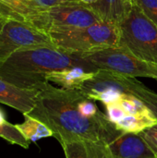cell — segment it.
Returning a JSON list of instances; mask_svg holds the SVG:
<instances>
[{
	"label": "cell",
	"instance_id": "cell-23",
	"mask_svg": "<svg viewBox=\"0 0 157 158\" xmlns=\"http://www.w3.org/2000/svg\"><path fill=\"white\" fill-rule=\"evenodd\" d=\"M125 2L130 6H132V5H134L133 3V0H125Z\"/></svg>",
	"mask_w": 157,
	"mask_h": 158
},
{
	"label": "cell",
	"instance_id": "cell-14",
	"mask_svg": "<svg viewBox=\"0 0 157 158\" xmlns=\"http://www.w3.org/2000/svg\"><path fill=\"white\" fill-rule=\"evenodd\" d=\"M130 7L125 0H98L91 8L105 21L119 24Z\"/></svg>",
	"mask_w": 157,
	"mask_h": 158
},
{
	"label": "cell",
	"instance_id": "cell-13",
	"mask_svg": "<svg viewBox=\"0 0 157 158\" xmlns=\"http://www.w3.org/2000/svg\"><path fill=\"white\" fill-rule=\"evenodd\" d=\"M66 158H110L107 143L93 141H77L61 145Z\"/></svg>",
	"mask_w": 157,
	"mask_h": 158
},
{
	"label": "cell",
	"instance_id": "cell-12",
	"mask_svg": "<svg viewBox=\"0 0 157 158\" xmlns=\"http://www.w3.org/2000/svg\"><path fill=\"white\" fill-rule=\"evenodd\" d=\"M94 72L83 68H70L49 73L46 76V81L66 90L79 91L85 81L93 77Z\"/></svg>",
	"mask_w": 157,
	"mask_h": 158
},
{
	"label": "cell",
	"instance_id": "cell-2",
	"mask_svg": "<svg viewBox=\"0 0 157 158\" xmlns=\"http://www.w3.org/2000/svg\"><path fill=\"white\" fill-rule=\"evenodd\" d=\"M70 68L98 69L78 55L56 47H34L19 50L10 56L0 66V77L22 89H37L48 82L49 73Z\"/></svg>",
	"mask_w": 157,
	"mask_h": 158
},
{
	"label": "cell",
	"instance_id": "cell-19",
	"mask_svg": "<svg viewBox=\"0 0 157 158\" xmlns=\"http://www.w3.org/2000/svg\"><path fill=\"white\" fill-rule=\"evenodd\" d=\"M105 106L106 108V116L108 117L109 120L113 124H115V126L119 120H121L126 116L125 110L118 101L106 104Z\"/></svg>",
	"mask_w": 157,
	"mask_h": 158
},
{
	"label": "cell",
	"instance_id": "cell-11",
	"mask_svg": "<svg viewBox=\"0 0 157 158\" xmlns=\"http://www.w3.org/2000/svg\"><path fill=\"white\" fill-rule=\"evenodd\" d=\"M37 94V89H22L0 77V104L15 108L22 114H28L33 109Z\"/></svg>",
	"mask_w": 157,
	"mask_h": 158
},
{
	"label": "cell",
	"instance_id": "cell-3",
	"mask_svg": "<svg viewBox=\"0 0 157 158\" xmlns=\"http://www.w3.org/2000/svg\"><path fill=\"white\" fill-rule=\"evenodd\" d=\"M79 91L104 105L115 102L122 95L132 96L145 103L157 117V94L136 78L97 69L93 77L85 81Z\"/></svg>",
	"mask_w": 157,
	"mask_h": 158
},
{
	"label": "cell",
	"instance_id": "cell-5",
	"mask_svg": "<svg viewBox=\"0 0 157 158\" xmlns=\"http://www.w3.org/2000/svg\"><path fill=\"white\" fill-rule=\"evenodd\" d=\"M118 26L119 47L140 58L157 63V27L135 4Z\"/></svg>",
	"mask_w": 157,
	"mask_h": 158
},
{
	"label": "cell",
	"instance_id": "cell-6",
	"mask_svg": "<svg viewBox=\"0 0 157 158\" xmlns=\"http://www.w3.org/2000/svg\"><path fill=\"white\" fill-rule=\"evenodd\" d=\"M98 69L115 71L131 78L157 80V63L140 58L122 47L78 55Z\"/></svg>",
	"mask_w": 157,
	"mask_h": 158
},
{
	"label": "cell",
	"instance_id": "cell-9",
	"mask_svg": "<svg viewBox=\"0 0 157 158\" xmlns=\"http://www.w3.org/2000/svg\"><path fill=\"white\" fill-rule=\"evenodd\" d=\"M45 12L32 0H0V21H19L45 32Z\"/></svg>",
	"mask_w": 157,
	"mask_h": 158
},
{
	"label": "cell",
	"instance_id": "cell-18",
	"mask_svg": "<svg viewBox=\"0 0 157 158\" xmlns=\"http://www.w3.org/2000/svg\"><path fill=\"white\" fill-rule=\"evenodd\" d=\"M133 3L157 27V0H133Z\"/></svg>",
	"mask_w": 157,
	"mask_h": 158
},
{
	"label": "cell",
	"instance_id": "cell-21",
	"mask_svg": "<svg viewBox=\"0 0 157 158\" xmlns=\"http://www.w3.org/2000/svg\"><path fill=\"white\" fill-rule=\"evenodd\" d=\"M32 1L39 8L43 10H47L61 5H67V4H72L78 2L77 0H32Z\"/></svg>",
	"mask_w": 157,
	"mask_h": 158
},
{
	"label": "cell",
	"instance_id": "cell-1",
	"mask_svg": "<svg viewBox=\"0 0 157 158\" xmlns=\"http://www.w3.org/2000/svg\"><path fill=\"white\" fill-rule=\"evenodd\" d=\"M37 90L34 107L27 115L45 124L61 145L77 141L109 143L124 133L99 109L95 100L81 91L57 88L50 82Z\"/></svg>",
	"mask_w": 157,
	"mask_h": 158
},
{
	"label": "cell",
	"instance_id": "cell-15",
	"mask_svg": "<svg viewBox=\"0 0 157 158\" xmlns=\"http://www.w3.org/2000/svg\"><path fill=\"white\" fill-rule=\"evenodd\" d=\"M23 117L24 121L17 124L16 127L30 143L37 142L43 138L54 137L53 131L45 124L27 114H24Z\"/></svg>",
	"mask_w": 157,
	"mask_h": 158
},
{
	"label": "cell",
	"instance_id": "cell-17",
	"mask_svg": "<svg viewBox=\"0 0 157 158\" xmlns=\"http://www.w3.org/2000/svg\"><path fill=\"white\" fill-rule=\"evenodd\" d=\"M0 137L11 144H17L25 149H28L31 143L21 134L16 125L6 120V114L2 108H0Z\"/></svg>",
	"mask_w": 157,
	"mask_h": 158
},
{
	"label": "cell",
	"instance_id": "cell-10",
	"mask_svg": "<svg viewBox=\"0 0 157 158\" xmlns=\"http://www.w3.org/2000/svg\"><path fill=\"white\" fill-rule=\"evenodd\" d=\"M110 158H156L140 133H122L107 143Z\"/></svg>",
	"mask_w": 157,
	"mask_h": 158
},
{
	"label": "cell",
	"instance_id": "cell-16",
	"mask_svg": "<svg viewBox=\"0 0 157 158\" xmlns=\"http://www.w3.org/2000/svg\"><path fill=\"white\" fill-rule=\"evenodd\" d=\"M157 118L143 115H126L116 127L124 133H141L144 130L155 125Z\"/></svg>",
	"mask_w": 157,
	"mask_h": 158
},
{
	"label": "cell",
	"instance_id": "cell-7",
	"mask_svg": "<svg viewBox=\"0 0 157 158\" xmlns=\"http://www.w3.org/2000/svg\"><path fill=\"white\" fill-rule=\"evenodd\" d=\"M34 47L57 48L48 33L19 21H6L0 30V66L17 51Z\"/></svg>",
	"mask_w": 157,
	"mask_h": 158
},
{
	"label": "cell",
	"instance_id": "cell-8",
	"mask_svg": "<svg viewBox=\"0 0 157 158\" xmlns=\"http://www.w3.org/2000/svg\"><path fill=\"white\" fill-rule=\"evenodd\" d=\"M104 19L80 2L61 5L45 12V32H64L90 27Z\"/></svg>",
	"mask_w": 157,
	"mask_h": 158
},
{
	"label": "cell",
	"instance_id": "cell-22",
	"mask_svg": "<svg viewBox=\"0 0 157 158\" xmlns=\"http://www.w3.org/2000/svg\"><path fill=\"white\" fill-rule=\"evenodd\" d=\"M77 1L85 5V6H88L89 7H92L98 0H77Z\"/></svg>",
	"mask_w": 157,
	"mask_h": 158
},
{
	"label": "cell",
	"instance_id": "cell-4",
	"mask_svg": "<svg viewBox=\"0 0 157 158\" xmlns=\"http://www.w3.org/2000/svg\"><path fill=\"white\" fill-rule=\"evenodd\" d=\"M48 34L58 49L75 55L91 54L119 47L118 24L105 20L84 29Z\"/></svg>",
	"mask_w": 157,
	"mask_h": 158
},
{
	"label": "cell",
	"instance_id": "cell-24",
	"mask_svg": "<svg viewBox=\"0 0 157 158\" xmlns=\"http://www.w3.org/2000/svg\"><path fill=\"white\" fill-rule=\"evenodd\" d=\"M4 23H5V22H3V21H0V30L2 29V27H3V25H4Z\"/></svg>",
	"mask_w": 157,
	"mask_h": 158
},
{
	"label": "cell",
	"instance_id": "cell-20",
	"mask_svg": "<svg viewBox=\"0 0 157 158\" xmlns=\"http://www.w3.org/2000/svg\"><path fill=\"white\" fill-rule=\"evenodd\" d=\"M153 150L157 158V123L140 133Z\"/></svg>",
	"mask_w": 157,
	"mask_h": 158
}]
</instances>
